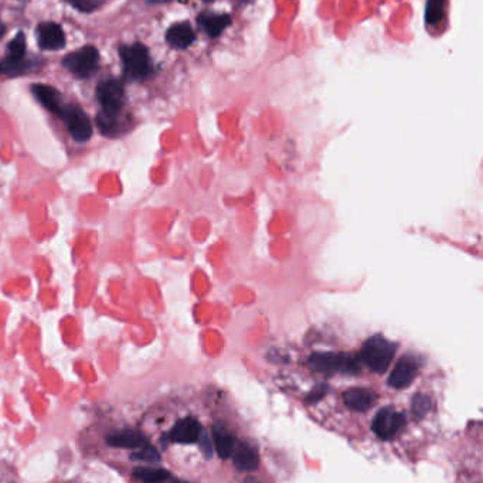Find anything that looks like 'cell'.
<instances>
[{
  "mask_svg": "<svg viewBox=\"0 0 483 483\" xmlns=\"http://www.w3.org/2000/svg\"><path fill=\"white\" fill-rule=\"evenodd\" d=\"M202 449H203V452L206 453L207 458L212 455V441H210V438L207 436L206 432L202 434Z\"/></svg>",
  "mask_w": 483,
  "mask_h": 483,
  "instance_id": "26",
  "label": "cell"
},
{
  "mask_svg": "<svg viewBox=\"0 0 483 483\" xmlns=\"http://www.w3.org/2000/svg\"><path fill=\"white\" fill-rule=\"evenodd\" d=\"M32 68H35V61L26 59V56L22 59H5L4 61H0V73L11 77L25 74Z\"/></svg>",
  "mask_w": 483,
  "mask_h": 483,
  "instance_id": "19",
  "label": "cell"
},
{
  "mask_svg": "<svg viewBox=\"0 0 483 483\" xmlns=\"http://www.w3.org/2000/svg\"><path fill=\"white\" fill-rule=\"evenodd\" d=\"M420 369V360L411 356L403 357L397 366L393 369L390 377H389V384L394 389H404L408 387L415 376L418 374Z\"/></svg>",
  "mask_w": 483,
  "mask_h": 483,
  "instance_id": "8",
  "label": "cell"
},
{
  "mask_svg": "<svg viewBox=\"0 0 483 483\" xmlns=\"http://www.w3.org/2000/svg\"><path fill=\"white\" fill-rule=\"evenodd\" d=\"M119 54L123 67V77L128 81H143L150 75L152 61L149 51L143 44L135 43L130 46H122L119 49Z\"/></svg>",
  "mask_w": 483,
  "mask_h": 483,
  "instance_id": "1",
  "label": "cell"
},
{
  "mask_svg": "<svg viewBox=\"0 0 483 483\" xmlns=\"http://www.w3.org/2000/svg\"><path fill=\"white\" fill-rule=\"evenodd\" d=\"M405 425V415L391 407L381 408L373 420L372 429L381 439L394 438Z\"/></svg>",
  "mask_w": 483,
  "mask_h": 483,
  "instance_id": "6",
  "label": "cell"
},
{
  "mask_svg": "<svg viewBox=\"0 0 483 483\" xmlns=\"http://www.w3.org/2000/svg\"><path fill=\"white\" fill-rule=\"evenodd\" d=\"M206 2H210V0H206Z\"/></svg>",
  "mask_w": 483,
  "mask_h": 483,
  "instance_id": "28",
  "label": "cell"
},
{
  "mask_svg": "<svg viewBox=\"0 0 483 483\" xmlns=\"http://www.w3.org/2000/svg\"><path fill=\"white\" fill-rule=\"evenodd\" d=\"M309 366L313 372L334 374V373H343V374H357L360 372V366L355 356L352 355H335V353H316L312 355L309 359Z\"/></svg>",
  "mask_w": 483,
  "mask_h": 483,
  "instance_id": "3",
  "label": "cell"
},
{
  "mask_svg": "<svg viewBox=\"0 0 483 483\" xmlns=\"http://www.w3.org/2000/svg\"><path fill=\"white\" fill-rule=\"evenodd\" d=\"M66 2H68L77 11H81L84 13H91L104 4V0H66Z\"/></svg>",
  "mask_w": 483,
  "mask_h": 483,
  "instance_id": "25",
  "label": "cell"
},
{
  "mask_svg": "<svg viewBox=\"0 0 483 483\" xmlns=\"http://www.w3.org/2000/svg\"><path fill=\"white\" fill-rule=\"evenodd\" d=\"M133 477L142 482H165L172 479V475L164 469L154 467H136L133 469Z\"/></svg>",
  "mask_w": 483,
  "mask_h": 483,
  "instance_id": "21",
  "label": "cell"
},
{
  "mask_svg": "<svg viewBox=\"0 0 483 483\" xmlns=\"http://www.w3.org/2000/svg\"><path fill=\"white\" fill-rule=\"evenodd\" d=\"M202 432L200 424L195 418H183L176 422L173 429L169 434V439L172 442L179 444H190L199 439Z\"/></svg>",
  "mask_w": 483,
  "mask_h": 483,
  "instance_id": "10",
  "label": "cell"
},
{
  "mask_svg": "<svg viewBox=\"0 0 483 483\" xmlns=\"http://www.w3.org/2000/svg\"><path fill=\"white\" fill-rule=\"evenodd\" d=\"M196 40V35L189 23H178L166 32V42L178 50L189 49Z\"/></svg>",
  "mask_w": 483,
  "mask_h": 483,
  "instance_id": "11",
  "label": "cell"
},
{
  "mask_svg": "<svg viewBox=\"0 0 483 483\" xmlns=\"http://www.w3.org/2000/svg\"><path fill=\"white\" fill-rule=\"evenodd\" d=\"M37 39L43 50H60L66 46V35L61 26L53 22L42 23L37 27Z\"/></svg>",
  "mask_w": 483,
  "mask_h": 483,
  "instance_id": "9",
  "label": "cell"
},
{
  "mask_svg": "<svg viewBox=\"0 0 483 483\" xmlns=\"http://www.w3.org/2000/svg\"><path fill=\"white\" fill-rule=\"evenodd\" d=\"M97 98L106 112H121L125 101L123 85L116 80L101 81L97 87Z\"/></svg>",
  "mask_w": 483,
  "mask_h": 483,
  "instance_id": "7",
  "label": "cell"
},
{
  "mask_svg": "<svg viewBox=\"0 0 483 483\" xmlns=\"http://www.w3.org/2000/svg\"><path fill=\"white\" fill-rule=\"evenodd\" d=\"M130 459L132 460H142V462H157V460H160V455L154 448L149 446V444H147L142 448H137L130 455Z\"/></svg>",
  "mask_w": 483,
  "mask_h": 483,
  "instance_id": "23",
  "label": "cell"
},
{
  "mask_svg": "<svg viewBox=\"0 0 483 483\" xmlns=\"http://www.w3.org/2000/svg\"><path fill=\"white\" fill-rule=\"evenodd\" d=\"M446 0H427L425 4V23L428 26H438L445 16Z\"/></svg>",
  "mask_w": 483,
  "mask_h": 483,
  "instance_id": "20",
  "label": "cell"
},
{
  "mask_svg": "<svg viewBox=\"0 0 483 483\" xmlns=\"http://www.w3.org/2000/svg\"><path fill=\"white\" fill-rule=\"evenodd\" d=\"M97 123L101 133L106 136H118L123 132V123L119 118V112H106L101 109L97 116Z\"/></svg>",
  "mask_w": 483,
  "mask_h": 483,
  "instance_id": "17",
  "label": "cell"
},
{
  "mask_svg": "<svg viewBox=\"0 0 483 483\" xmlns=\"http://www.w3.org/2000/svg\"><path fill=\"white\" fill-rule=\"evenodd\" d=\"M106 442L111 446L126 448V449H137V448H142V446L149 444L143 434H140L139 431H132V429L114 432V434L108 435Z\"/></svg>",
  "mask_w": 483,
  "mask_h": 483,
  "instance_id": "12",
  "label": "cell"
},
{
  "mask_svg": "<svg viewBox=\"0 0 483 483\" xmlns=\"http://www.w3.org/2000/svg\"><path fill=\"white\" fill-rule=\"evenodd\" d=\"M59 115L63 118L68 132L77 142H87L92 136V123L87 114L78 106H64Z\"/></svg>",
  "mask_w": 483,
  "mask_h": 483,
  "instance_id": "5",
  "label": "cell"
},
{
  "mask_svg": "<svg viewBox=\"0 0 483 483\" xmlns=\"http://www.w3.org/2000/svg\"><path fill=\"white\" fill-rule=\"evenodd\" d=\"M212 434H213V441H214V445H216V449H217V453L221 459H227L231 456V452H233V448H234V438L226 431L224 427L219 425V424H214L213 429H212Z\"/></svg>",
  "mask_w": 483,
  "mask_h": 483,
  "instance_id": "18",
  "label": "cell"
},
{
  "mask_svg": "<svg viewBox=\"0 0 483 483\" xmlns=\"http://www.w3.org/2000/svg\"><path fill=\"white\" fill-rule=\"evenodd\" d=\"M32 92L35 95V98L50 112L53 114H60L61 111V95L60 92L50 87V85H44V84H36L32 87Z\"/></svg>",
  "mask_w": 483,
  "mask_h": 483,
  "instance_id": "14",
  "label": "cell"
},
{
  "mask_svg": "<svg viewBox=\"0 0 483 483\" xmlns=\"http://www.w3.org/2000/svg\"><path fill=\"white\" fill-rule=\"evenodd\" d=\"M199 26L206 32V35L212 39L219 37L231 23V18L228 15H213V13H203L197 18Z\"/></svg>",
  "mask_w": 483,
  "mask_h": 483,
  "instance_id": "15",
  "label": "cell"
},
{
  "mask_svg": "<svg viewBox=\"0 0 483 483\" xmlns=\"http://www.w3.org/2000/svg\"><path fill=\"white\" fill-rule=\"evenodd\" d=\"M26 56V37L23 33H19L8 46L6 59H22Z\"/></svg>",
  "mask_w": 483,
  "mask_h": 483,
  "instance_id": "22",
  "label": "cell"
},
{
  "mask_svg": "<svg viewBox=\"0 0 483 483\" xmlns=\"http://www.w3.org/2000/svg\"><path fill=\"white\" fill-rule=\"evenodd\" d=\"M231 455H233L234 466L241 472H250V470L257 469V466H258L257 452L250 445H247L244 442L234 444Z\"/></svg>",
  "mask_w": 483,
  "mask_h": 483,
  "instance_id": "13",
  "label": "cell"
},
{
  "mask_svg": "<svg viewBox=\"0 0 483 483\" xmlns=\"http://www.w3.org/2000/svg\"><path fill=\"white\" fill-rule=\"evenodd\" d=\"M5 33H6V27H5V25L2 22H0V40H2Z\"/></svg>",
  "mask_w": 483,
  "mask_h": 483,
  "instance_id": "27",
  "label": "cell"
},
{
  "mask_svg": "<svg viewBox=\"0 0 483 483\" xmlns=\"http://www.w3.org/2000/svg\"><path fill=\"white\" fill-rule=\"evenodd\" d=\"M397 346L380 335L370 338L363 349H362V359L367 365V367L374 373H384L396 355Z\"/></svg>",
  "mask_w": 483,
  "mask_h": 483,
  "instance_id": "2",
  "label": "cell"
},
{
  "mask_svg": "<svg viewBox=\"0 0 483 483\" xmlns=\"http://www.w3.org/2000/svg\"><path fill=\"white\" fill-rule=\"evenodd\" d=\"M343 398L349 408L355 411H366L373 407V404L377 400V396L366 389H352L345 393Z\"/></svg>",
  "mask_w": 483,
  "mask_h": 483,
  "instance_id": "16",
  "label": "cell"
},
{
  "mask_svg": "<svg viewBox=\"0 0 483 483\" xmlns=\"http://www.w3.org/2000/svg\"><path fill=\"white\" fill-rule=\"evenodd\" d=\"M431 398L424 394H417L412 398V412L417 415V418H422L427 415V412L431 410Z\"/></svg>",
  "mask_w": 483,
  "mask_h": 483,
  "instance_id": "24",
  "label": "cell"
},
{
  "mask_svg": "<svg viewBox=\"0 0 483 483\" xmlns=\"http://www.w3.org/2000/svg\"><path fill=\"white\" fill-rule=\"evenodd\" d=\"M99 54L94 46H85L64 57L63 66L74 75L80 78L91 77L98 67Z\"/></svg>",
  "mask_w": 483,
  "mask_h": 483,
  "instance_id": "4",
  "label": "cell"
}]
</instances>
